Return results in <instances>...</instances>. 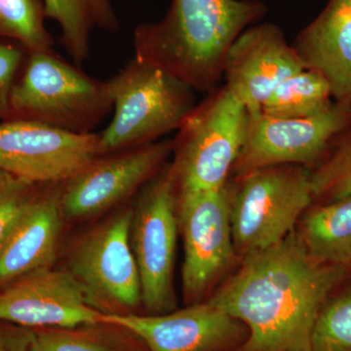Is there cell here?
Here are the masks:
<instances>
[{"mask_svg": "<svg viewBox=\"0 0 351 351\" xmlns=\"http://www.w3.org/2000/svg\"><path fill=\"white\" fill-rule=\"evenodd\" d=\"M133 206H126L90 230L69 258L68 269L92 306L105 314L138 313L142 284L132 251Z\"/></svg>", "mask_w": 351, "mask_h": 351, "instance_id": "obj_8", "label": "cell"}, {"mask_svg": "<svg viewBox=\"0 0 351 351\" xmlns=\"http://www.w3.org/2000/svg\"><path fill=\"white\" fill-rule=\"evenodd\" d=\"M131 330L149 351H237L248 329L208 300L164 314H105Z\"/></svg>", "mask_w": 351, "mask_h": 351, "instance_id": "obj_13", "label": "cell"}, {"mask_svg": "<svg viewBox=\"0 0 351 351\" xmlns=\"http://www.w3.org/2000/svg\"><path fill=\"white\" fill-rule=\"evenodd\" d=\"M313 351H351V287L328 299L316 321Z\"/></svg>", "mask_w": 351, "mask_h": 351, "instance_id": "obj_24", "label": "cell"}, {"mask_svg": "<svg viewBox=\"0 0 351 351\" xmlns=\"http://www.w3.org/2000/svg\"><path fill=\"white\" fill-rule=\"evenodd\" d=\"M265 12L258 0H173L162 20L136 29L135 57L195 91L211 93L230 46Z\"/></svg>", "mask_w": 351, "mask_h": 351, "instance_id": "obj_2", "label": "cell"}, {"mask_svg": "<svg viewBox=\"0 0 351 351\" xmlns=\"http://www.w3.org/2000/svg\"><path fill=\"white\" fill-rule=\"evenodd\" d=\"M45 17L56 21L62 45L76 64L87 59L96 29L115 34L119 19L110 0H41Z\"/></svg>", "mask_w": 351, "mask_h": 351, "instance_id": "obj_18", "label": "cell"}, {"mask_svg": "<svg viewBox=\"0 0 351 351\" xmlns=\"http://www.w3.org/2000/svg\"><path fill=\"white\" fill-rule=\"evenodd\" d=\"M173 141H156L95 159L64 182V219H87L124 202L162 169Z\"/></svg>", "mask_w": 351, "mask_h": 351, "instance_id": "obj_12", "label": "cell"}, {"mask_svg": "<svg viewBox=\"0 0 351 351\" xmlns=\"http://www.w3.org/2000/svg\"><path fill=\"white\" fill-rule=\"evenodd\" d=\"M69 270L43 269L0 288V322L38 329L104 319Z\"/></svg>", "mask_w": 351, "mask_h": 351, "instance_id": "obj_14", "label": "cell"}, {"mask_svg": "<svg viewBox=\"0 0 351 351\" xmlns=\"http://www.w3.org/2000/svg\"><path fill=\"white\" fill-rule=\"evenodd\" d=\"M133 206L130 241L142 284L143 307L149 315L177 309L174 267L178 189L171 164L144 186Z\"/></svg>", "mask_w": 351, "mask_h": 351, "instance_id": "obj_7", "label": "cell"}, {"mask_svg": "<svg viewBox=\"0 0 351 351\" xmlns=\"http://www.w3.org/2000/svg\"><path fill=\"white\" fill-rule=\"evenodd\" d=\"M292 46L304 69L326 80L332 100L351 107V0H329Z\"/></svg>", "mask_w": 351, "mask_h": 351, "instance_id": "obj_17", "label": "cell"}, {"mask_svg": "<svg viewBox=\"0 0 351 351\" xmlns=\"http://www.w3.org/2000/svg\"><path fill=\"white\" fill-rule=\"evenodd\" d=\"M36 186L9 175L0 180V243L14 219L31 199Z\"/></svg>", "mask_w": 351, "mask_h": 351, "instance_id": "obj_25", "label": "cell"}, {"mask_svg": "<svg viewBox=\"0 0 351 351\" xmlns=\"http://www.w3.org/2000/svg\"><path fill=\"white\" fill-rule=\"evenodd\" d=\"M298 233L316 260L351 265V195L311 209Z\"/></svg>", "mask_w": 351, "mask_h": 351, "instance_id": "obj_19", "label": "cell"}, {"mask_svg": "<svg viewBox=\"0 0 351 351\" xmlns=\"http://www.w3.org/2000/svg\"><path fill=\"white\" fill-rule=\"evenodd\" d=\"M309 176L313 200L328 203L351 195V123L334 138Z\"/></svg>", "mask_w": 351, "mask_h": 351, "instance_id": "obj_23", "label": "cell"}, {"mask_svg": "<svg viewBox=\"0 0 351 351\" xmlns=\"http://www.w3.org/2000/svg\"><path fill=\"white\" fill-rule=\"evenodd\" d=\"M332 100L326 80L315 71L302 69L274 88L261 112L274 119H306L329 110Z\"/></svg>", "mask_w": 351, "mask_h": 351, "instance_id": "obj_21", "label": "cell"}, {"mask_svg": "<svg viewBox=\"0 0 351 351\" xmlns=\"http://www.w3.org/2000/svg\"><path fill=\"white\" fill-rule=\"evenodd\" d=\"M41 0H0V38L17 41L27 52L52 50Z\"/></svg>", "mask_w": 351, "mask_h": 351, "instance_id": "obj_22", "label": "cell"}, {"mask_svg": "<svg viewBox=\"0 0 351 351\" xmlns=\"http://www.w3.org/2000/svg\"><path fill=\"white\" fill-rule=\"evenodd\" d=\"M64 182L36 193L14 219L0 243V288L31 272L53 267L63 228Z\"/></svg>", "mask_w": 351, "mask_h": 351, "instance_id": "obj_16", "label": "cell"}, {"mask_svg": "<svg viewBox=\"0 0 351 351\" xmlns=\"http://www.w3.org/2000/svg\"><path fill=\"white\" fill-rule=\"evenodd\" d=\"M234 186L178 193V221L184 242L182 283L189 304L202 298L235 258L230 203Z\"/></svg>", "mask_w": 351, "mask_h": 351, "instance_id": "obj_9", "label": "cell"}, {"mask_svg": "<svg viewBox=\"0 0 351 351\" xmlns=\"http://www.w3.org/2000/svg\"><path fill=\"white\" fill-rule=\"evenodd\" d=\"M249 112L228 89L196 105L173 141L178 193L216 191L228 184L248 128Z\"/></svg>", "mask_w": 351, "mask_h": 351, "instance_id": "obj_5", "label": "cell"}, {"mask_svg": "<svg viewBox=\"0 0 351 351\" xmlns=\"http://www.w3.org/2000/svg\"><path fill=\"white\" fill-rule=\"evenodd\" d=\"M29 54L22 77L13 87L9 119L93 133L113 108L107 82L87 75L52 50Z\"/></svg>", "mask_w": 351, "mask_h": 351, "instance_id": "obj_4", "label": "cell"}, {"mask_svg": "<svg viewBox=\"0 0 351 351\" xmlns=\"http://www.w3.org/2000/svg\"><path fill=\"white\" fill-rule=\"evenodd\" d=\"M351 123V107L332 104L306 119H281L249 112L246 138L232 172L237 178L277 165L318 164L334 138Z\"/></svg>", "mask_w": 351, "mask_h": 351, "instance_id": "obj_11", "label": "cell"}, {"mask_svg": "<svg viewBox=\"0 0 351 351\" xmlns=\"http://www.w3.org/2000/svg\"><path fill=\"white\" fill-rule=\"evenodd\" d=\"M313 201L304 166H271L242 176L230 203L235 253L243 258L279 243Z\"/></svg>", "mask_w": 351, "mask_h": 351, "instance_id": "obj_6", "label": "cell"}, {"mask_svg": "<svg viewBox=\"0 0 351 351\" xmlns=\"http://www.w3.org/2000/svg\"><path fill=\"white\" fill-rule=\"evenodd\" d=\"M23 59L22 48L0 43V120L10 119L11 94Z\"/></svg>", "mask_w": 351, "mask_h": 351, "instance_id": "obj_26", "label": "cell"}, {"mask_svg": "<svg viewBox=\"0 0 351 351\" xmlns=\"http://www.w3.org/2000/svg\"><path fill=\"white\" fill-rule=\"evenodd\" d=\"M6 173H4L3 171L0 170V180L2 179V178L5 177Z\"/></svg>", "mask_w": 351, "mask_h": 351, "instance_id": "obj_28", "label": "cell"}, {"mask_svg": "<svg viewBox=\"0 0 351 351\" xmlns=\"http://www.w3.org/2000/svg\"><path fill=\"white\" fill-rule=\"evenodd\" d=\"M32 331L31 351H149L137 335L105 316L97 322Z\"/></svg>", "mask_w": 351, "mask_h": 351, "instance_id": "obj_20", "label": "cell"}, {"mask_svg": "<svg viewBox=\"0 0 351 351\" xmlns=\"http://www.w3.org/2000/svg\"><path fill=\"white\" fill-rule=\"evenodd\" d=\"M304 69L278 25L265 23L245 29L226 54L225 87L249 112H261L263 101L281 82Z\"/></svg>", "mask_w": 351, "mask_h": 351, "instance_id": "obj_15", "label": "cell"}, {"mask_svg": "<svg viewBox=\"0 0 351 351\" xmlns=\"http://www.w3.org/2000/svg\"><path fill=\"white\" fill-rule=\"evenodd\" d=\"M34 331L0 322V351H31Z\"/></svg>", "mask_w": 351, "mask_h": 351, "instance_id": "obj_27", "label": "cell"}, {"mask_svg": "<svg viewBox=\"0 0 351 351\" xmlns=\"http://www.w3.org/2000/svg\"><path fill=\"white\" fill-rule=\"evenodd\" d=\"M107 84L114 114L99 134L101 156L156 142L179 130L196 106L195 90L136 57Z\"/></svg>", "mask_w": 351, "mask_h": 351, "instance_id": "obj_3", "label": "cell"}, {"mask_svg": "<svg viewBox=\"0 0 351 351\" xmlns=\"http://www.w3.org/2000/svg\"><path fill=\"white\" fill-rule=\"evenodd\" d=\"M101 156L99 134L32 120L0 123V170L34 186L66 182Z\"/></svg>", "mask_w": 351, "mask_h": 351, "instance_id": "obj_10", "label": "cell"}, {"mask_svg": "<svg viewBox=\"0 0 351 351\" xmlns=\"http://www.w3.org/2000/svg\"><path fill=\"white\" fill-rule=\"evenodd\" d=\"M346 274V267L313 258L294 230L242 258L209 301L248 329L237 351H313L321 309Z\"/></svg>", "mask_w": 351, "mask_h": 351, "instance_id": "obj_1", "label": "cell"}]
</instances>
